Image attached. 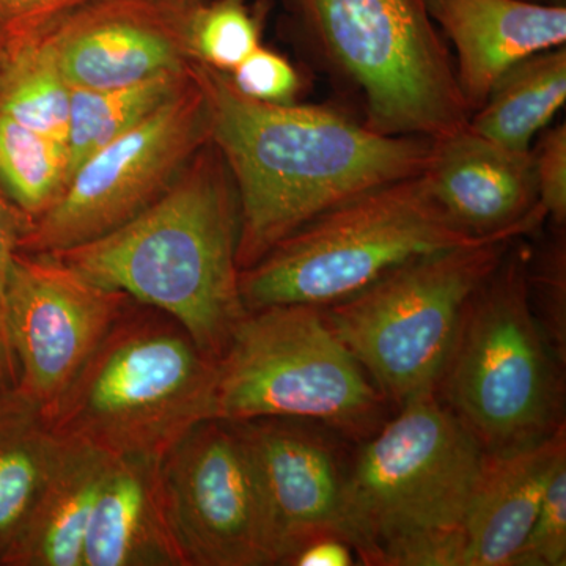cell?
Listing matches in <instances>:
<instances>
[{"label":"cell","mask_w":566,"mask_h":566,"mask_svg":"<svg viewBox=\"0 0 566 566\" xmlns=\"http://www.w3.org/2000/svg\"><path fill=\"white\" fill-rule=\"evenodd\" d=\"M485 240L491 238L472 237L450 219L420 174L370 189L305 223L241 271V297L248 312L285 304L327 307L406 262Z\"/></svg>","instance_id":"cell-6"},{"label":"cell","mask_w":566,"mask_h":566,"mask_svg":"<svg viewBox=\"0 0 566 566\" xmlns=\"http://www.w3.org/2000/svg\"><path fill=\"white\" fill-rule=\"evenodd\" d=\"M57 446L39 405L14 386L0 389V566L28 523Z\"/></svg>","instance_id":"cell-20"},{"label":"cell","mask_w":566,"mask_h":566,"mask_svg":"<svg viewBox=\"0 0 566 566\" xmlns=\"http://www.w3.org/2000/svg\"><path fill=\"white\" fill-rule=\"evenodd\" d=\"M238 240L237 186L210 137L147 210L114 232L50 255L172 316L205 353L219 359L248 314Z\"/></svg>","instance_id":"cell-2"},{"label":"cell","mask_w":566,"mask_h":566,"mask_svg":"<svg viewBox=\"0 0 566 566\" xmlns=\"http://www.w3.org/2000/svg\"><path fill=\"white\" fill-rule=\"evenodd\" d=\"M516 237L428 253L322 307L331 329L387 398L436 392L464 308Z\"/></svg>","instance_id":"cell-9"},{"label":"cell","mask_w":566,"mask_h":566,"mask_svg":"<svg viewBox=\"0 0 566 566\" xmlns=\"http://www.w3.org/2000/svg\"><path fill=\"white\" fill-rule=\"evenodd\" d=\"M515 241L465 305L436 390L485 452L531 444L560 424L553 346L528 292L531 249Z\"/></svg>","instance_id":"cell-5"},{"label":"cell","mask_w":566,"mask_h":566,"mask_svg":"<svg viewBox=\"0 0 566 566\" xmlns=\"http://www.w3.org/2000/svg\"><path fill=\"white\" fill-rule=\"evenodd\" d=\"M111 458L59 434L50 472L3 566H84L85 536Z\"/></svg>","instance_id":"cell-19"},{"label":"cell","mask_w":566,"mask_h":566,"mask_svg":"<svg viewBox=\"0 0 566 566\" xmlns=\"http://www.w3.org/2000/svg\"><path fill=\"white\" fill-rule=\"evenodd\" d=\"M531 2H539V3H565V0H531Z\"/></svg>","instance_id":"cell-34"},{"label":"cell","mask_w":566,"mask_h":566,"mask_svg":"<svg viewBox=\"0 0 566 566\" xmlns=\"http://www.w3.org/2000/svg\"><path fill=\"white\" fill-rule=\"evenodd\" d=\"M427 7L455 50L458 87L471 115L513 65L566 43L565 3L427 0Z\"/></svg>","instance_id":"cell-16"},{"label":"cell","mask_w":566,"mask_h":566,"mask_svg":"<svg viewBox=\"0 0 566 566\" xmlns=\"http://www.w3.org/2000/svg\"><path fill=\"white\" fill-rule=\"evenodd\" d=\"M482 453L438 394L403 401L348 468L346 515L360 562L464 566L463 520Z\"/></svg>","instance_id":"cell-3"},{"label":"cell","mask_w":566,"mask_h":566,"mask_svg":"<svg viewBox=\"0 0 566 566\" xmlns=\"http://www.w3.org/2000/svg\"><path fill=\"white\" fill-rule=\"evenodd\" d=\"M290 565L294 566H349L354 565V551L338 538H322L304 546Z\"/></svg>","instance_id":"cell-32"},{"label":"cell","mask_w":566,"mask_h":566,"mask_svg":"<svg viewBox=\"0 0 566 566\" xmlns=\"http://www.w3.org/2000/svg\"><path fill=\"white\" fill-rule=\"evenodd\" d=\"M218 359L172 316L133 301L63 394L55 433L111 457L161 461L205 420L214 419Z\"/></svg>","instance_id":"cell-4"},{"label":"cell","mask_w":566,"mask_h":566,"mask_svg":"<svg viewBox=\"0 0 566 566\" xmlns=\"http://www.w3.org/2000/svg\"><path fill=\"white\" fill-rule=\"evenodd\" d=\"M263 13L248 0H207L191 11L188 25L192 62L232 73L262 46Z\"/></svg>","instance_id":"cell-25"},{"label":"cell","mask_w":566,"mask_h":566,"mask_svg":"<svg viewBox=\"0 0 566 566\" xmlns=\"http://www.w3.org/2000/svg\"><path fill=\"white\" fill-rule=\"evenodd\" d=\"M227 74L238 91L259 102L292 104L301 92L296 69L282 54L263 44Z\"/></svg>","instance_id":"cell-27"},{"label":"cell","mask_w":566,"mask_h":566,"mask_svg":"<svg viewBox=\"0 0 566 566\" xmlns=\"http://www.w3.org/2000/svg\"><path fill=\"white\" fill-rule=\"evenodd\" d=\"M192 71L237 186L240 273L323 212L430 161L433 140L376 133L331 107L259 102L222 71L196 62Z\"/></svg>","instance_id":"cell-1"},{"label":"cell","mask_w":566,"mask_h":566,"mask_svg":"<svg viewBox=\"0 0 566 566\" xmlns=\"http://www.w3.org/2000/svg\"><path fill=\"white\" fill-rule=\"evenodd\" d=\"M170 521L188 566L277 564L259 475L237 423L205 420L161 460Z\"/></svg>","instance_id":"cell-11"},{"label":"cell","mask_w":566,"mask_h":566,"mask_svg":"<svg viewBox=\"0 0 566 566\" xmlns=\"http://www.w3.org/2000/svg\"><path fill=\"white\" fill-rule=\"evenodd\" d=\"M566 99V48L538 52L506 71L485 104L469 117L472 132L510 148L528 151Z\"/></svg>","instance_id":"cell-21"},{"label":"cell","mask_w":566,"mask_h":566,"mask_svg":"<svg viewBox=\"0 0 566 566\" xmlns=\"http://www.w3.org/2000/svg\"><path fill=\"white\" fill-rule=\"evenodd\" d=\"M565 463V423L531 444L483 450L463 520L464 566H512Z\"/></svg>","instance_id":"cell-17"},{"label":"cell","mask_w":566,"mask_h":566,"mask_svg":"<svg viewBox=\"0 0 566 566\" xmlns=\"http://www.w3.org/2000/svg\"><path fill=\"white\" fill-rule=\"evenodd\" d=\"M3 387H9V385H7L6 378H3L2 370H0V389H3Z\"/></svg>","instance_id":"cell-35"},{"label":"cell","mask_w":566,"mask_h":566,"mask_svg":"<svg viewBox=\"0 0 566 566\" xmlns=\"http://www.w3.org/2000/svg\"><path fill=\"white\" fill-rule=\"evenodd\" d=\"M175 6H180L182 9L193 10L196 7L202 6L207 0H169Z\"/></svg>","instance_id":"cell-33"},{"label":"cell","mask_w":566,"mask_h":566,"mask_svg":"<svg viewBox=\"0 0 566 566\" xmlns=\"http://www.w3.org/2000/svg\"><path fill=\"white\" fill-rule=\"evenodd\" d=\"M386 403L315 305L249 311L218 359L214 419L227 422L301 420L365 441L386 422Z\"/></svg>","instance_id":"cell-8"},{"label":"cell","mask_w":566,"mask_h":566,"mask_svg":"<svg viewBox=\"0 0 566 566\" xmlns=\"http://www.w3.org/2000/svg\"><path fill=\"white\" fill-rule=\"evenodd\" d=\"M532 255V253H531ZM528 285L536 286L547 318L553 319L547 327L554 342L565 349V240L557 238L543 251L539 262L528 260Z\"/></svg>","instance_id":"cell-31"},{"label":"cell","mask_w":566,"mask_h":566,"mask_svg":"<svg viewBox=\"0 0 566 566\" xmlns=\"http://www.w3.org/2000/svg\"><path fill=\"white\" fill-rule=\"evenodd\" d=\"M312 46L365 99V126L436 140L468 126L455 61L427 0H289Z\"/></svg>","instance_id":"cell-7"},{"label":"cell","mask_w":566,"mask_h":566,"mask_svg":"<svg viewBox=\"0 0 566 566\" xmlns=\"http://www.w3.org/2000/svg\"><path fill=\"white\" fill-rule=\"evenodd\" d=\"M566 564V463L551 479L531 531L512 566Z\"/></svg>","instance_id":"cell-26"},{"label":"cell","mask_w":566,"mask_h":566,"mask_svg":"<svg viewBox=\"0 0 566 566\" xmlns=\"http://www.w3.org/2000/svg\"><path fill=\"white\" fill-rule=\"evenodd\" d=\"M29 223H31L29 219L14 207L0 186V370L9 386H14L17 382V364H14L9 335H7V282H9L11 264L20 251L22 234L28 230Z\"/></svg>","instance_id":"cell-30"},{"label":"cell","mask_w":566,"mask_h":566,"mask_svg":"<svg viewBox=\"0 0 566 566\" xmlns=\"http://www.w3.org/2000/svg\"><path fill=\"white\" fill-rule=\"evenodd\" d=\"M539 205L557 227L566 222V125L554 126L532 150Z\"/></svg>","instance_id":"cell-29"},{"label":"cell","mask_w":566,"mask_h":566,"mask_svg":"<svg viewBox=\"0 0 566 566\" xmlns=\"http://www.w3.org/2000/svg\"><path fill=\"white\" fill-rule=\"evenodd\" d=\"M191 11L169 0H91L40 39L71 88L123 87L191 65Z\"/></svg>","instance_id":"cell-13"},{"label":"cell","mask_w":566,"mask_h":566,"mask_svg":"<svg viewBox=\"0 0 566 566\" xmlns=\"http://www.w3.org/2000/svg\"><path fill=\"white\" fill-rule=\"evenodd\" d=\"M423 177L436 202L472 237L526 238L547 219L532 150H510L469 126L433 140Z\"/></svg>","instance_id":"cell-15"},{"label":"cell","mask_w":566,"mask_h":566,"mask_svg":"<svg viewBox=\"0 0 566 566\" xmlns=\"http://www.w3.org/2000/svg\"><path fill=\"white\" fill-rule=\"evenodd\" d=\"M237 424L262 486L277 564L290 565L316 539L338 538L352 546L346 515L348 468L334 446L301 420L255 419Z\"/></svg>","instance_id":"cell-14"},{"label":"cell","mask_w":566,"mask_h":566,"mask_svg":"<svg viewBox=\"0 0 566 566\" xmlns=\"http://www.w3.org/2000/svg\"><path fill=\"white\" fill-rule=\"evenodd\" d=\"M133 303L50 253L18 251L6 293V324L17 382L52 412L104 335Z\"/></svg>","instance_id":"cell-12"},{"label":"cell","mask_w":566,"mask_h":566,"mask_svg":"<svg viewBox=\"0 0 566 566\" xmlns=\"http://www.w3.org/2000/svg\"><path fill=\"white\" fill-rule=\"evenodd\" d=\"M66 180L65 142L0 114V186L29 222L57 202Z\"/></svg>","instance_id":"cell-24"},{"label":"cell","mask_w":566,"mask_h":566,"mask_svg":"<svg viewBox=\"0 0 566 566\" xmlns=\"http://www.w3.org/2000/svg\"><path fill=\"white\" fill-rule=\"evenodd\" d=\"M91 0H0V50L39 39Z\"/></svg>","instance_id":"cell-28"},{"label":"cell","mask_w":566,"mask_h":566,"mask_svg":"<svg viewBox=\"0 0 566 566\" xmlns=\"http://www.w3.org/2000/svg\"><path fill=\"white\" fill-rule=\"evenodd\" d=\"M70 104V84L40 36L0 50V114L65 142Z\"/></svg>","instance_id":"cell-23"},{"label":"cell","mask_w":566,"mask_h":566,"mask_svg":"<svg viewBox=\"0 0 566 566\" xmlns=\"http://www.w3.org/2000/svg\"><path fill=\"white\" fill-rule=\"evenodd\" d=\"M84 566H188L167 509L161 461L111 458L85 536Z\"/></svg>","instance_id":"cell-18"},{"label":"cell","mask_w":566,"mask_h":566,"mask_svg":"<svg viewBox=\"0 0 566 566\" xmlns=\"http://www.w3.org/2000/svg\"><path fill=\"white\" fill-rule=\"evenodd\" d=\"M189 77L191 65L181 71H166L123 87L99 91L71 88L69 133L65 140L69 180L93 153L102 150L169 102L188 84Z\"/></svg>","instance_id":"cell-22"},{"label":"cell","mask_w":566,"mask_h":566,"mask_svg":"<svg viewBox=\"0 0 566 566\" xmlns=\"http://www.w3.org/2000/svg\"><path fill=\"white\" fill-rule=\"evenodd\" d=\"M208 140L210 114L191 63L177 95L77 167L22 234L20 252L66 251L114 232L155 203Z\"/></svg>","instance_id":"cell-10"}]
</instances>
